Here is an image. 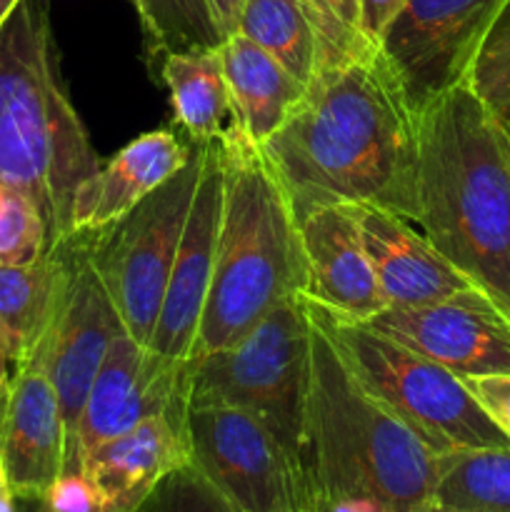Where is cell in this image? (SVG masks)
I'll use <instances>...</instances> for the list:
<instances>
[{"instance_id": "cell-26", "label": "cell", "mask_w": 510, "mask_h": 512, "mask_svg": "<svg viewBox=\"0 0 510 512\" xmlns=\"http://www.w3.org/2000/svg\"><path fill=\"white\" fill-rule=\"evenodd\" d=\"M48 248V225L35 200L0 178V265L30 263Z\"/></svg>"}, {"instance_id": "cell-28", "label": "cell", "mask_w": 510, "mask_h": 512, "mask_svg": "<svg viewBox=\"0 0 510 512\" xmlns=\"http://www.w3.org/2000/svg\"><path fill=\"white\" fill-rule=\"evenodd\" d=\"M320 45V70L373 50L358 23V0H305ZM318 70V73H320Z\"/></svg>"}, {"instance_id": "cell-11", "label": "cell", "mask_w": 510, "mask_h": 512, "mask_svg": "<svg viewBox=\"0 0 510 512\" xmlns=\"http://www.w3.org/2000/svg\"><path fill=\"white\" fill-rule=\"evenodd\" d=\"M188 410V360H170L120 333L105 353L90 385L73 455L63 473L80 470L85 455L155 415L185 418Z\"/></svg>"}, {"instance_id": "cell-15", "label": "cell", "mask_w": 510, "mask_h": 512, "mask_svg": "<svg viewBox=\"0 0 510 512\" xmlns=\"http://www.w3.org/2000/svg\"><path fill=\"white\" fill-rule=\"evenodd\" d=\"M298 228L305 300L360 323L388 308L350 205H315L300 215Z\"/></svg>"}, {"instance_id": "cell-12", "label": "cell", "mask_w": 510, "mask_h": 512, "mask_svg": "<svg viewBox=\"0 0 510 512\" xmlns=\"http://www.w3.org/2000/svg\"><path fill=\"white\" fill-rule=\"evenodd\" d=\"M78 253L70 280L68 298L60 308L53 330L40 345L45 370L55 385L60 400V413L65 425V465L73 455L75 433L80 415L88 400L90 385L103 365L105 353L125 325L110 300L108 290L100 283L98 273L85 255L83 240L73 235ZM65 470V468H63Z\"/></svg>"}, {"instance_id": "cell-8", "label": "cell", "mask_w": 510, "mask_h": 512, "mask_svg": "<svg viewBox=\"0 0 510 512\" xmlns=\"http://www.w3.org/2000/svg\"><path fill=\"white\" fill-rule=\"evenodd\" d=\"M200 165L203 150L198 145L193 160L130 213L98 233L78 235L125 333L143 345H150L158 325L180 235L198 188Z\"/></svg>"}, {"instance_id": "cell-19", "label": "cell", "mask_w": 510, "mask_h": 512, "mask_svg": "<svg viewBox=\"0 0 510 512\" xmlns=\"http://www.w3.org/2000/svg\"><path fill=\"white\" fill-rule=\"evenodd\" d=\"M185 463H190L185 418L155 415L90 450L80 470L103 490L110 512H133L165 475Z\"/></svg>"}, {"instance_id": "cell-6", "label": "cell", "mask_w": 510, "mask_h": 512, "mask_svg": "<svg viewBox=\"0 0 510 512\" xmlns=\"http://www.w3.org/2000/svg\"><path fill=\"white\" fill-rule=\"evenodd\" d=\"M310 318L303 295L275 305L238 343L188 360V403H225L263 420L308 498Z\"/></svg>"}, {"instance_id": "cell-32", "label": "cell", "mask_w": 510, "mask_h": 512, "mask_svg": "<svg viewBox=\"0 0 510 512\" xmlns=\"http://www.w3.org/2000/svg\"><path fill=\"white\" fill-rule=\"evenodd\" d=\"M405 5H408V0H358L360 33L370 48H378L388 25L398 18Z\"/></svg>"}, {"instance_id": "cell-7", "label": "cell", "mask_w": 510, "mask_h": 512, "mask_svg": "<svg viewBox=\"0 0 510 512\" xmlns=\"http://www.w3.org/2000/svg\"><path fill=\"white\" fill-rule=\"evenodd\" d=\"M305 305L358 383L435 453L508 448L510 440L485 415L463 378L373 325L330 313L310 300Z\"/></svg>"}, {"instance_id": "cell-17", "label": "cell", "mask_w": 510, "mask_h": 512, "mask_svg": "<svg viewBox=\"0 0 510 512\" xmlns=\"http://www.w3.org/2000/svg\"><path fill=\"white\" fill-rule=\"evenodd\" d=\"M0 453L18 498H43L65 468V425L43 355L18 365L0 405Z\"/></svg>"}, {"instance_id": "cell-16", "label": "cell", "mask_w": 510, "mask_h": 512, "mask_svg": "<svg viewBox=\"0 0 510 512\" xmlns=\"http://www.w3.org/2000/svg\"><path fill=\"white\" fill-rule=\"evenodd\" d=\"M388 308L433 305L480 293L418 225L378 205H350ZM485 295V293H483Z\"/></svg>"}, {"instance_id": "cell-40", "label": "cell", "mask_w": 510, "mask_h": 512, "mask_svg": "<svg viewBox=\"0 0 510 512\" xmlns=\"http://www.w3.org/2000/svg\"><path fill=\"white\" fill-rule=\"evenodd\" d=\"M505 123H508V135H510V118H508V120H505Z\"/></svg>"}, {"instance_id": "cell-10", "label": "cell", "mask_w": 510, "mask_h": 512, "mask_svg": "<svg viewBox=\"0 0 510 512\" xmlns=\"http://www.w3.org/2000/svg\"><path fill=\"white\" fill-rule=\"evenodd\" d=\"M510 0H408L378 53L415 110L465 83Z\"/></svg>"}, {"instance_id": "cell-27", "label": "cell", "mask_w": 510, "mask_h": 512, "mask_svg": "<svg viewBox=\"0 0 510 512\" xmlns=\"http://www.w3.org/2000/svg\"><path fill=\"white\" fill-rule=\"evenodd\" d=\"M133 512H245L225 498L193 463L165 475Z\"/></svg>"}, {"instance_id": "cell-14", "label": "cell", "mask_w": 510, "mask_h": 512, "mask_svg": "<svg viewBox=\"0 0 510 512\" xmlns=\"http://www.w3.org/2000/svg\"><path fill=\"white\" fill-rule=\"evenodd\" d=\"M200 150H203V165H200L198 188L180 235L158 325L150 340V348L170 360H188L193 353L210 278H213L215 243H218L220 210H223V148L220 143H205L200 145Z\"/></svg>"}, {"instance_id": "cell-4", "label": "cell", "mask_w": 510, "mask_h": 512, "mask_svg": "<svg viewBox=\"0 0 510 512\" xmlns=\"http://www.w3.org/2000/svg\"><path fill=\"white\" fill-rule=\"evenodd\" d=\"M220 148L223 210L213 278L190 358L230 348L275 305L305 290L298 218L263 150L248 138Z\"/></svg>"}, {"instance_id": "cell-29", "label": "cell", "mask_w": 510, "mask_h": 512, "mask_svg": "<svg viewBox=\"0 0 510 512\" xmlns=\"http://www.w3.org/2000/svg\"><path fill=\"white\" fill-rule=\"evenodd\" d=\"M465 83L495 115L510 118V5L490 30Z\"/></svg>"}, {"instance_id": "cell-23", "label": "cell", "mask_w": 510, "mask_h": 512, "mask_svg": "<svg viewBox=\"0 0 510 512\" xmlns=\"http://www.w3.org/2000/svg\"><path fill=\"white\" fill-rule=\"evenodd\" d=\"M238 33L273 55L303 85L320 70V45L305 0H245Z\"/></svg>"}, {"instance_id": "cell-21", "label": "cell", "mask_w": 510, "mask_h": 512, "mask_svg": "<svg viewBox=\"0 0 510 512\" xmlns=\"http://www.w3.org/2000/svg\"><path fill=\"white\" fill-rule=\"evenodd\" d=\"M220 60L245 138L253 145H263L288 123L308 95V85L240 33L225 38Z\"/></svg>"}, {"instance_id": "cell-3", "label": "cell", "mask_w": 510, "mask_h": 512, "mask_svg": "<svg viewBox=\"0 0 510 512\" xmlns=\"http://www.w3.org/2000/svg\"><path fill=\"white\" fill-rule=\"evenodd\" d=\"M100 168L70 103L43 0H23L0 30V178L30 195L50 248L70 240L75 190Z\"/></svg>"}, {"instance_id": "cell-31", "label": "cell", "mask_w": 510, "mask_h": 512, "mask_svg": "<svg viewBox=\"0 0 510 512\" xmlns=\"http://www.w3.org/2000/svg\"><path fill=\"white\" fill-rule=\"evenodd\" d=\"M463 383L485 410V415L510 440V373L473 375V378H463Z\"/></svg>"}, {"instance_id": "cell-34", "label": "cell", "mask_w": 510, "mask_h": 512, "mask_svg": "<svg viewBox=\"0 0 510 512\" xmlns=\"http://www.w3.org/2000/svg\"><path fill=\"white\" fill-rule=\"evenodd\" d=\"M245 0H210V8H213L215 20L220 25V33L225 38L238 33V23H240V13H243Z\"/></svg>"}, {"instance_id": "cell-30", "label": "cell", "mask_w": 510, "mask_h": 512, "mask_svg": "<svg viewBox=\"0 0 510 512\" xmlns=\"http://www.w3.org/2000/svg\"><path fill=\"white\" fill-rule=\"evenodd\" d=\"M48 512H110L108 498L83 470L60 473L43 493Z\"/></svg>"}, {"instance_id": "cell-13", "label": "cell", "mask_w": 510, "mask_h": 512, "mask_svg": "<svg viewBox=\"0 0 510 512\" xmlns=\"http://www.w3.org/2000/svg\"><path fill=\"white\" fill-rule=\"evenodd\" d=\"M368 325L458 378L510 373V318L483 293L433 305L385 308Z\"/></svg>"}, {"instance_id": "cell-22", "label": "cell", "mask_w": 510, "mask_h": 512, "mask_svg": "<svg viewBox=\"0 0 510 512\" xmlns=\"http://www.w3.org/2000/svg\"><path fill=\"white\" fill-rule=\"evenodd\" d=\"M160 78L170 90L175 123L190 143H228L245 138L225 80L220 48L165 55L160 63Z\"/></svg>"}, {"instance_id": "cell-24", "label": "cell", "mask_w": 510, "mask_h": 512, "mask_svg": "<svg viewBox=\"0 0 510 512\" xmlns=\"http://www.w3.org/2000/svg\"><path fill=\"white\" fill-rule=\"evenodd\" d=\"M433 503L445 508L510 512V445L443 455Z\"/></svg>"}, {"instance_id": "cell-2", "label": "cell", "mask_w": 510, "mask_h": 512, "mask_svg": "<svg viewBox=\"0 0 510 512\" xmlns=\"http://www.w3.org/2000/svg\"><path fill=\"white\" fill-rule=\"evenodd\" d=\"M420 233L510 318V135L468 83L418 113Z\"/></svg>"}, {"instance_id": "cell-9", "label": "cell", "mask_w": 510, "mask_h": 512, "mask_svg": "<svg viewBox=\"0 0 510 512\" xmlns=\"http://www.w3.org/2000/svg\"><path fill=\"white\" fill-rule=\"evenodd\" d=\"M190 463L245 512H308V498L275 435L253 413L188 403Z\"/></svg>"}, {"instance_id": "cell-33", "label": "cell", "mask_w": 510, "mask_h": 512, "mask_svg": "<svg viewBox=\"0 0 510 512\" xmlns=\"http://www.w3.org/2000/svg\"><path fill=\"white\" fill-rule=\"evenodd\" d=\"M310 512H398L388 503L370 495H323L313 503Z\"/></svg>"}, {"instance_id": "cell-37", "label": "cell", "mask_w": 510, "mask_h": 512, "mask_svg": "<svg viewBox=\"0 0 510 512\" xmlns=\"http://www.w3.org/2000/svg\"><path fill=\"white\" fill-rule=\"evenodd\" d=\"M20 3H23V0H0V30L5 28V23H8L10 15L18 10Z\"/></svg>"}, {"instance_id": "cell-35", "label": "cell", "mask_w": 510, "mask_h": 512, "mask_svg": "<svg viewBox=\"0 0 510 512\" xmlns=\"http://www.w3.org/2000/svg\"><path fill=\"white\" fill-rule=\"evenodd\" d=\"M0 512H18V495H15L8 470H5L3 453H0Z\"/></svg>"}, {"instance_id": "cell-39", "label": "cell", "mask_w": 510, "mask_h": 512, "mask_svg": "<svg viewBox=\"0 0 510 512\" xmlns=\"http://www.w3.org/2000/svg\"><path fill=\"white\" fill-rule=\"evenodd\" d=\"M428 512H490V510H470V508H445V505H430Z\"/></svg>"}, {"instance_id": "cell-20", "label": "cell", "mask_w": 510, "mask_h": 512, "mask_svg": "<svg viewBox=\"0 0 510 512\" xmlns=\"http://www.w3.org/2000/svg\"><path fill=\"white\" fill-rule=\"evenodd\" d=\"M75 238L20 265H0V338L15 368L28 363L58 320L75 270Z\"/></svg>"}, {"instance_id": "cell-5", "label": "cell", "mask_w": 510, "mask_h": 512, "mask_svg": "<svg viewBox=\"0 0 510 512\" xmlns=\"http://www.w3.org/2000/svg\"><path fill=\"white\" fill-rule=\"evenodd\" d=\"M440 463L443 455L358 383L310 318V508L323 495H370L398 512H428Z\"/></svg>"}, {"instance_id": "cell-18", "label": "cell", "mask_w": 510, "mask_h": 512, "mask_svg": "<svg viewBox=\"0 0 510 512\" xmlns=\"http://www.w3.org/2000/svg\"><path fill=\"white\" fill-rule=\"evenodd\" d=\"M198 145L175 130L160 128L138 135L75 190L70 208V238L108 228L168 183L193 160Z\"/></svg>"}, {"instance_id": "cell-1", "label": "cell", "mask_w": 510, "mask_h": 512, "mask_svg": "<svg viewBox=\"0 0 510 512\" xmlns=\"http://www.w3.org/2000/svg\"><path fill=\"white\" fill-rule=\"evenodd\" d=\"M295 218L315 205H378L415 225L418 110L378 48L320 70L263 145Z\"/></svg>"}, {"instance_id": "cell-38", "label": "cell", "mask_w": 510, "mask_h": 512, "mask_svg": "<svg viewBox=\"0 0 510 512\" xmlns=\"http://www.w3.org/2000/svg\"><path fill=\"white\" fill-rule=\"evenodd\" d=\"M18 512H48L43 498H18Z\"/></svg>"}, {"instance_id": "cell-25", "label": "cell", "mask_w": 510, "mask_h": 512, "mask_svg": "<svg viewBox=\"0 0 510 512\" xmlns=\"http://www.w3.org/2000/svg\"><path fill=\"white\" fill-rule=\"evenodd\" d=\"M153 55L205 53L225 43L210 0H133Z\"/></svg>"}, {"instance_id": "cell-36", "label": "cell", "mask_w": 510, "mask_h": 512, "mask_svg": "<svg viewBox=\"0 0 510 512\" xmlns=\"http://www.w3.org/2000/svg\"><path fill=\"white\" fill-rule=\"evenodd\" d=\"M13 373H15V363L8 353V345H5V340L0 338V405H3L5 395H8L10 383H13Z\"/></svg>"}]
</instances>
